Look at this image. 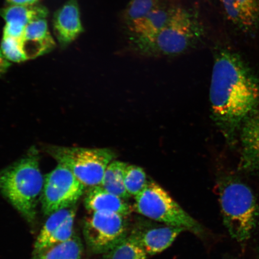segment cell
<instances>
[{
  "label": "cell",
  "instance_id": "cell-1",
  "mask_svg": "<svg viewBox=\"0 0 259 259\" xmlns=\"http://www.w3.org/2000/svg\"><path fill=\"white\" fill-rule=\"evenodd\" d=\"M209 98L213 121L234 145L259 105L258 79L240 55L223 48L215 52Z\"/></svg>",
  "mask_w": 259,
  "mask_h": 259
},
{
  "label": "cell",
  "instance_id": "cell-2",
  "mask_svg": "<svg viewBox=\"0 0 259 259\" xmlns=\"http://www.w3.org/2000/svg\"><path fill=\"white\" fill-rule=\"evenodd\" d=\"M205 34L196 12L180 6L165 27L151 36L130 38L136 53L148 57L174 56L195 48Z\"/></svg>",
  "mask_w": 259,
  "mask_h": 259
},
{
  "label": "cell",
  "instance_id": "cell-3",
  "mask_svg": "<svg viewBox=\"0 0 259 259\" xmlns=\"http://www.w3.org/2000/svg\"><path fill=\"white\" fill-rule=\"evenodd\" d=\"M44 180L39 157L32 149L25 157L0 171V193L28 223L36 218Z\"/></svg>",
  "mask_w": 259,
  "mask_h": 259
},
{
  "label": "cell",
  "instance_id": "cell-4",
  "mask_svg": "<svg viewBox=\"0 0 259 259\" xmlns=\"http://www.w3.org/2000/svg\"><path fill=\"white\" fill-rule=\"evenodd\" d=\"M223 223L239 242L250 239L259 218V206L250 188L240 181L226 179L218 187Z\"/></svg>",
  "mask_w": 259,
  "mask_h": 259
},
{
  "label": "cell",
  "instance_id": "cell-5",
  "mask_svg": "<svg viewBox=\"0 0 259 259\" xmlns=\"http://www.w3.org/2000/svg\"><path fill=\"white\" fill-rule=\"evenodd\" d=\"M137 212L162 224L179 227L198 236L203 235V227L189 214L169 194L153 181L135 196Z\"/></svg>",
  "mask_w": 259,
  "mask_h": 259
},
{
  "label": "cell",
  "instance_id": "cell-6",
  "mask_svg": "<svg viewBox=\"0 0 259 259\" xmlns=\"http://www.w3.org/2000/svg\"><path fill=\"white\" fill-rule=\"evenodd\" d=\"M47 153L69 169L85 187L101 186L105 171L115 155L107 148L48 146Z\"/></svg>",
  "mask_w": 259,
  "mask_h": 259
},
{
  "label": "cell",
  "instance_id": "cell-7",
  "mask_svg": "<svg viewBox=\"0 0 259 259\" xmlns=\"http://www.w3.org/2000/svg\"><path fill=\"white\" fill-rule=\"evenodd\" d=\"M84 238L95 253L111 251L127 237V217L108 212H94L84 220Z\"/></svg>",
  "mask_w": 259,
  "mask_h": 259
},
{
  "label": "cell",
  "instance_id": "cell-8",
  "mask_svg": "<svg viewBox=\"0 0 259 259\" xmlns=\"http://www.w3.org/2000/svg\"><path fill=\"white\" fill-rule=\"evenodd\" d=\"M85 188L68 168L58 164L45 178L40 199L44 214L75 206Z\"/></svg>",
  "mask_w": 259,
  "mask_h": 259
},
{
  "label": "cell",
  "instance_id": "cell-9",
  "mask_svg": "<svg viewBox=\"0 0 259 259\" xmlns=\"http://www.w3.org/2000/svg\"><path fill=\"white\" fill-rule=\"evenodd\" d=\"M182 228L162 225L138 226L131 235L142 246L148 255H154L164 251L172 244L181 232Z\"/></svg>",
  "mask_w": 259,
  "mask_h": 259
},
{
  "label": "cell",
  "instance_id": "cell-10",
  "mask_svg": "<svg viewBox=\"0 0 259 259\" xmlns=\"http://www.w3.org/2000/svg\"><path fill=\"white\" fill-rule=\"evenodd\" d=\"M46 8L41 6L11 5L0 10V15L4 18L6 25L3 35L20 38L26 26L37 19H45L48 15Z\"/></svg>",
  "mask_w": 259,
  "mask_h": 259
},
{
  "label": "cell",
  "instance_id": "cell-11",
  "mask_svg": "<svg viewBox=\"0 0 259 259\" xmlns=\"http://www.w3.org/2000/svg\"><path fill=\"white\" fill-rule=\"evenodd\" d=\"M19 40L26 60L48 53L55 46L45 19L32 21L26 26L24 33Z\"/></svg>",
  "mask_w": 259,
  "mask_h": 259
},
{
  "label": "cell",
  "instance_id": "cell-12",
  "mask_svg": "<svg viewBox=\"0 0 259 259\" xmlns=\"http://www.w3.org/2000/svg\"><path fill=\"white\" fill-rule=\"evenodd\" d=\"M239 135L241 167L247 172L259 176V112L244 122Z\"/></svg>",
  "mask_w": 259,
  "mask_h": 259
},
{
  "label": "cell",
  "instance_id": "cell-13",
  "mask_svg": "<svg viewBox=\"0 0 259 259\" xmlns=\"http://www.w3.org/2000/svg\"><path fill=\"white\" fill-rule=\"evenodd\" d=\"M55 35L61 47H66L83 31L78 5L69 0L58 10L54 16Z\"/></svg>",
  "mask_w": 259,
  "mask_h": 259
},
{
  "label": "cell",
  "instance_id": "cell-14",
  "mask_svg": "<svg viewBox=\"0 0 259 259\" xmlns=\"http://www.w3.org/2000/svg\"><path fill=\"white\" fill-rule=\"evenodd\" d=\"M229 21L239 30L252 34L259 24V0H222Z\"/></svg>",
  "mask_w": 259,
  "mask_h": 259
},
{
  "label": "cell",
  "instance_id": "cell-15",
  "mask_svg": "<svg viewBox=\"0 0 259 259\" xmlns=\"http://www.w3.org/2000/svg\"><path fill=\"white\" fill-rule=\"evenodd\" d=\"M84 204L91 212H108L127 217L133 210L125 200L109 192L102 186L89 188Z\"/></svg>",
  "mask_w": 259,
  "mask_h": 259
},
{
  "label": "cell",
  "instance_id": "cell-16",
  "mask_svg": "<svg viewBox=\"0 0 259 259\" xmlns=\"http://www.w3.org/2000/svg\"><path fill=\"white\" fill-rule=\"evenodd\" d=\"M179 7L164 2L128 29L129 38L147 37L157 33L169 23Z\"/></svg>",
  "mask_w": 259,
  "mask_h": 259
},
{
  "label": "cell",
  "instance_id": "cell-17",
  "mask_svg": "<svg viewBox=\"0 0 259 259\" xmlns=\"http://www.w3.org/2000/svg\"><path fill=\"white\" fill-rule=\"evenodd\" d=\"M127 164L120 161H112L105 171L101 186L109 192L124 200L131 197L124 185V172Z\"/></svg>",
  "mask_w": 259,
  "mask_h": 259
},
{
  "label": "cell",
  "instance_id": "cell-18",
  "mask_svg": "<svg viewBox=\"0 0 259 259\" xmlns=\"http://www.w3.org/2000/svg\"><path fill=\"white\" fill-rule=\"evenodd\" d=\"M82 252L80 238L73 235L69 240L45 248L32 259H80Z\"/></svg>",
  "mask_w": 259,
  "mask_h": 259
},
{
  "label": "cell",
  "instance_id": "cell-19",
  "mask_svg": "<svg viewBox=\"0 0 259 259\" xmlns=\"http://www.w3.org/2000/svg\"><path fill=\"white\" fill-rule=\"evenodd\" d=\"M75 208V206H73L70 208L57 210L49 215L47 222L41 228L40 234H38L35 241L33 255L38 253L45 249L51 235Z\"/></svg>",
  "mask_w": 259,
  "mask_h": 259
},
{
  "label": "cell",
  "instance_id": "cell-20",
  "mask_svg": "<svg viewBox=\"0 0 259 259\" xmlns=\"http://www.w3.org/2000/svg\"><path fill=\"white\" fill-rule=\"evenodd\" d=\"M164 2V0H131L122 15L126 28L128 30Z\"/></svg>",
  "mask_w": 259,
  "mask_h": 259
},
{
  "label": "cell",
  "instance_id": "cell-21",
  "mask_svg": "<svg viewBox=\"0 0 259 259\" xmlns=\"http://www.w3.org/2000/svg\"><path fill=\"white\" fill-rule=\"evenodd\" d=\"M148 255L138 241L128 235L111 251L110 259H147Z\"/></svg>",
  "mask_w": 259,
  "mask_h": 259
},
{
  "label": "cell",
  "instance_id": "cell-22",
  "mask_svg": "<svg viewBox=\"0 0 259 259\" xmlns=\"http://www.w3.org/2000/svg\"><path fill=\"white\" fill-rule=\"evenodd\" d=\"M148 182L147 175L141 167L127 165L124 172V185L130 195L137 196L145 189Z\"/></svg>",
  "mask_w": 259,
  "mask_h": 259
},
{
  "label": "cell",
  "instance_id": "cell-23",
  "mask_svg": "<svg viewBox=\"0 0 259 259\" xmlns=\"http://www.w3.org/2000/svg\"><path fill=\"white\" fill-rule=\"evenodd\" d=\"M75 215L76 208L73 210L66 220L58 227L56 231L51 235L45 248L64 242L72 237L74 235L73 227Z\"/></svg>",
  "mask_w": 259,
  "mask_h": 259
},
{
  "label": "cell",
  "instance_id": "cell-24",
  "mask_svg": "<svg viewBox=\"0 0 259 259\" xmlns=\"http://www.w3.org/2000/svg\"><path fill=\"white\" fill-rule=\"evenodd\" d=\"M1 50L5 56L12 62L21 63L26 61L18 38L3 35Z\"/></svg>",
  "mask_w": 259,
  "mask_h": 259
},
{
  "label": "cell",
  "instance_id": "cell-25",
  "mask_svg": "<svg viewBox=\"0 0 259 259\" xmlns=\"http://www.w3.org/2000/svg\"><path fill=\"white\" fill-rule=\"evenodd\" d=\"M11 66L10 61L3 54L2 50H0V76L7 72Z\"/></svg>",
  "mask_w": 259,
  "mask_h": 259
},
{
  "label": "cell",
  "instance_id": "cell-26",
  "mask_svg": "<svg viewBox=\"0 0 259 259\" xmlns=\"http://www.w3.org/2000/svg\"><path fill=\"white\" fill-rule=\"evenodd\" d=\"M12 5H33L37 0H7Z\"/></svg>",
  "mask_w": 259,
  "mask_h": 259
}]
</instances>
